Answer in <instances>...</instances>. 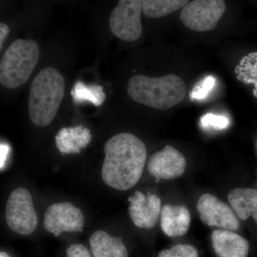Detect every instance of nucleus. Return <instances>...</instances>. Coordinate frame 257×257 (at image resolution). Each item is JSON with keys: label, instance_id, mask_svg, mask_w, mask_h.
<instances>
[{"label": "nucleus", "instance_id": "obj_16", "mask_svg": "<svg viewBox=\"0 0 257 257\" xmlns=\"http://www.w3.org/2000/svg\"><path fill=\"white\" fill-rule=\"evenodd\" d=\"M228 200L241 220L252 216L257 224V190L250 188L233 189L228 194Z\"/></svg>", "mask_w": 257, "mask_h": 257}, {"label": "nucleus", "instance_id": "obj_8", "mask_svg": "<svg viewBox=\"0 0 257 257\" xmlns=\"http://www.w3.org/2000/svg\"><path fill=\"white\" fill-rule=\"evenodd\" d=\"M84 224L82 211L69 202L52 204L47 209L44 218V227L55 236L64 231H82Z\"/></svg>", "mask_w": 257, "mask_h": 257}, {"label": "nucleus", "instance_id": "obj_17", "mask_svg": "<svg viewBox=\"0 0 257 257\" xmlns=\"http://www.w3.org/2000/svg\"><path fill=\"white\" fill-rule=\"evenodd\" d=\"M71 95L77 104L90 102L96 106L101 105L106 99L105 93L101 86L96 84L88 86L80 81L74 84L71 91Z\"/></svg>", "mask_w": 257, "mask_h": 257}, {"label": "nucleus", "instance_id": "obj_11", "mask_svg": "<svg viewBox=\"0 0 257 257\" xmlns=\"http://www.w3.org/2000/svg\"><path fill=\"white\" fill-rule=\"evenodd\" d=\"M128 214L135 226L152 229L157 224L161 209V199L156 194L147 195L137 191L128 197Z\"/></svg>", "mask_w": 257, "mask_h": 257}, {"label": "nucleus", "instance_id": "obj_24", "mask_svg": "<svg viewBox=\"0 0 257 257\" xmlns=\"http://www.w3.org/2000/svg\"><path fill=\"white\" fill-rule=\"evenodd\" d=\"M0 150H1V153H0L1 154V169H3L9 155L10 147L8 145L2 143Z\"/></svg>", "mask_w": 257, "mask_h": 257}, {"label": "nucleus", "instance_id": "obj_21", "mask_svg": "<svg viewBox=\"0 0 257 257\" xmlns=\"http://www.w3.org/2000/svg\"><path fill=\"white\" fill-rule=\"evenodd\" d=\"M201 123L204 127L212 126V127L219 128V130H223V128L227 127L229 124V121L226 116L208 113L202 116Z\"/></svg>", "mask_w": 257, "mask_h": 257}, {"label": "nucleus", "instance_id": "obj_14", "mask_svg": "<svg viewBox=\"0 0 257 257\" xmlns=\"http://www.w3.org/2000/svg\"><path fill=\"white\" fill-rule=\"evenodd\" d=\"M92 135L89 128L82 125L75 127L62 128L55 136V145L64 154L80 153L82 149L90 143Z\"/></svg>", "mask_w": 257, "mask_h": 257}, {"label": "nucleus", "instance_id": "obj_12", "mask_svg": "<svg viewBox=\"0 0 257 257\" xmlns=\"http://www.w3.org/2000/svg\"><path fill=\"white\" fill-rule=\"evenodd\" d=\"M213 248L218 257H247V240L232 231L216 229L211 234Z\"/></svg>", "mask_w": 257, "mask_h": 257}, {"label": "nucleus", "instance_id": "obj_4", "mask_svg": "<svg viewBox=\"0 0 257 257\" xmlns=\"http://www.w3.org/2000/svg\"><path fill=\"white\" fill-rule=\"evenodd\" d=\"M40 48L32 40L19 39L5 51L0 62V83L9 89L21 87L38 62Z\"/></svg>", "mask_w": 257, "mask_h": 257}, {"label": "nucleus", "instance_id": "obj_3", "mask_svg": "<svg viewBox=\"0 0 257 257\" xmlns=\"http://www.w3.org/2000/svg\"><path fill=\"white\" fill-rule=\"evenodd\" d=\"M126 91L136 102L165 110L183 100L186 85L183 79L175 74L161 77L138 74L130 79Z\"/></svg>", "mask_w": 257, "mask_h": 257}, {"label": "nucleus", "instance_id": "obj_25", "mask_svg": "<svg viewBox=\"0 0 257 257\" xmlns=\"http://www.w3.org/2000/svg\"><path fill=\"white\" fill-rule=\"evenodd\" d=\"M0 257H11L8 253L5 252V251H1L0 252Z\"/></svg>", "mask_w": 257, "mask_h": 257}, {"label": "nucleus", "instance_id": "obj_15", "mask_svg": "<svg viewBox=\"0 0 257 257\" xmlns=\"http://www.w3.org/2000/svg\"><path fill=\"white\" fill-rule=\"evenodd\" d=\"M89 244L94 257H128L127 248L121 238L111 236L103 230L93 233Z\"/></svg>", "mask_w": 257, "mask_h": 257}, {"label": "nucleus", "instance_id": "obj_23", "mask_svg": "<svg viewBox=\"0 0 257 257\" xmlns=\"http://www.w3.org/2000/svg\"><path fill=\"white\" fill-rule=\"evenodd\" d=\"M10 28L6 24H0V50L3 47V43L6 40L8 35H9Z\"/></svg>", "mask_w": 257, "mask_h": 257}, {"label": "nucleus", "instance_id": "obj_18", "mask_svg": "<svg viewBox=\"0 0 257 257\" xmlns=\"http://www.w3.org/2000/svg\"><path fill=\"white\" fill-rule=\"evenodd\" d=\"M189 3L187 0H145L143 10L149 18H159L184 8Z\"/></svg>", "mask_w": 257, "mask_h": 257}, {"label": "nucleus", "instance_id": "obj_7", "mask_svg": "<svg viewBox=\"0 0 257 257\" xmlns=\"http://www.w3.org/2000/svg\"><path fill=\"white\" fill-rule=\"evenodd\" d=\"M226 10L222 0H195L189 2L182 9L180 19L193 31L214 30Z\"/></svg>", "mask_w": 257, "mask_h": 257}, {"label": "nucleus", "instance_id": "obj_5", "mask_svg": "<svg viewBox=\"0 0 257 257\" xmlns=\"http://www.w3.org/2000/svg\"><path fill=\"white\" fill-rule=\"evenodd\" d=\"M5 214L7 224L14 232L26 236L36 229L37 216L28 189L20 187L10 194Z\"/></svg>", "mask_w": 257, "mask_h": 257}, {"label": "nucleus", "instance_id": "obj_6", "mask_svg": "<svg viewBox=\"0 0 257 257\" xmlns=\"http://www.w3.org/2000/svg\"><path fill=\"white\" fill-rule=\"evenodd\" d=\"M142 0H120L109 17V28L113 35L126 42L140 38L143 32Z\"/></svg>", "mask_w": 257, "mask_h": 257}, {"label": "nucleus", "instance_id": "obj_2", "mask_svg": "<svg viewBox=\"0 0 257 257\" xmlns=\"http://www.w3.org/2000/svg\"><path fill=\"white\" fill-rule=\"evenodd\" d=\"M65 91L64 77L53 67L42 69L32 81L29 96L30 121L38 126H46L57 115Z\"/></svg>", "mask_w": 257, "mask_h": 257}, {"label": "nucleus", "instance_id": "obj_1", "mask_svg": "<svg viewBox=\"0 0 257 257\" xmlns=\"http://www.w3.org/2000/svg\"><path fill=\"white\" fill-rule=\"evenodd\" d=\"M101 177L106 185L119 191L133 188L143 175L147 160L145 144L131 133H121L104 145Z\"/></svg>", "mask_w": 257, "mask_h": 257}, {"label": "nucleus", "instance_id": "obj_9", "mask_svg": "<svg viewBox=\"0 0 257 257\" xmlns=\"http://www.w3.org/2000/svg\"><path fill=\"white\" fill-rule=\"evenodd\" d=\"M197 207L201 220L208 226L229 231L239 229V221L231 208L215 196L202 194L198 200Z\"/></svg>", "mask_w": 257, "mask_h": 257}, {"label": "nucleus", "instance_id": "obj_13", "mask_svg": "<svg viewBox=\"0 0 257 257\" xmlns=\"http://www.w3.org/2000/svg\"><path fill=\"white\" fill-rule=\"evenodd\" d=\"M190 224V212L184 206L166 204L162 208L161 228L167 236L176 237L185 234Z\"/></svg>", "mask_w": 257, "mask_h": 257}, {"label": "nucleus", "instance_id": "obj_20", "mask_svg": "<svg viewBox=\"0 0 257 257\" xmlns=\"http://www.w3.org/2000/svg\"><path fill=\"white\" fill-rule=\"evenodd\" d=\"M215 84L216 79L212 76H208L194 86L192 92H191V98L192 99H197V100L205 99Z\"/></svg>", "mask_w": 257, "mask_h": 257}, {"label": "nucleus", "instance_id": "obj_10", "mask_svg": "<svg viewBox=\"0 0 257 257\" xmlns=\"http://www.w3.org/2000/svg\"><path fill=\"white\" fill-rule=\"evenodd\" d=\"M184 155L175 147L167 145L163 150L154 154L148 163L149 173L157 180L173 179L185 172Z\"/></svg>", "mask_w": 257, "mask_h": 257}, {"label": "nucleus", "instance_id": "obj_19", "mask_svg": "<svg viewBox=\"0 0 257 257\" xmlns=\"http://www.w3.org/2000/svg\"><path fill=\"white\" fill-rule=\"evenodd\" d=\"M157 257H199L197 249L189 244H177L162 250Z\"/></svg>", "mask_w": 257, "mask_h": 257}, {"label": "nucleus", "instance_id": "obj_22", "mask_svg": "<svg viewBox=\"0 0 257 257\" xmlns=\"http://www.w3.org/2000/svg\"><path fill=\"white\" fill-rule=\"evenodd\" d=\"M66 253L67 257H92L88 248L80 243L70 245Z\"/></svg>", "mask_w": 257, "mask_h": 257}]
</instances>
